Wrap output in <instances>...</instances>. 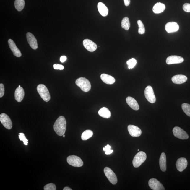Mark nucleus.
Listing matches in <instances>:
<instances>
[{
    "mask_svg": "<svg viewBox=\"0 0 190 190\" xmlns=\"http://www.w3.org/2000/svg\"><path fill=\"white\" fill-rule=\"evenodd\" d=\"M66 124V120L64 116H60L55 121L53 125V129L58 135L62 136L65 134Z\"/></svg>",
    "mask_w": 190,
    "mask_h": 190,
    "instance_id": "obj_1",
    "label": "nucleus"
},
{
    "mask_svg": "<svg viewBox=\"0 0 190 190\" xmlns=\"http://www.w3.org/2000/svg\"><path fill=\"white\" fill-rule=\"evenodd\" d=\"M75 84L84 92L89 91L91 89V83L85 77H82L77 79L75 82Z\"/></svg>",
    "mask_w": 190,
    "mask_h": 190,
    "instance_id": "obj_2",
    "label": "nucleus"
},
{
    "mask_svg": "<svg viewBox=\"0 0 190 190\" xmlns=\"http://www.w3.org/2000/svg\"><path fill=\"white\" fill-rule=\"evenodd\" d=\"M37 90L41 98L46 102H48L50 100L51 96L48 90L43 84H39Z\"/></svg>",
    "mask_w": 190,
    "mask_h": 190,
    "instance_id": "obj_3",
    "label": "nucleus"
},
{
    "mask_svg": "<svg viewBox=\"0 0 190 190\" xmlns=\"http://www.w3.org/2000/svg\"><path fill=\"white\" fill-rule=\"evenodd\" d=\"M147 159V155L143 152H140L137 153L134 157L132 163L135 168L139 167Z\"/></svg>",
    "mask_w": 190,
    "mask_h": 190,
    "instance_id": "obj_4",
    "label": "nucleus"
},
{
    "mask_svg": "<svg viewBox=\"0 0 190 190\" xmlns=\"http://www.w3.org/2000/svg\"><path fill=\"white\" fill-rule=\"evenodd\" d=\"M67 162L69 165L74 167H81L84 165V162L81 158L75 155H71L68 157L67 158Z\"/></svg>",
    "mask_w": 190,
    "mask_h": 190,
    "instance_id": "obj_5",
    "label": "nucleus"
},
{
    "mask_svg": "<svg viewBox=\"0 0 190 190\" xmlns=\"http://www.w3.org/2000/svg\"><path fill=\"white\" fill-rule=\"evenodd\" d=\"M144 95L147 100L152 104L156 102V98L152 86H148L145 88Z\"/></svg>",
    "mask_w": 190,
    "mask_h": 190,
    "instance_id": "obj_6",
    "label": "nucleus"
},
{
    "mask_svg": "<svg viewBox=\"0 0 190 190\" xmlns=\"http://www.w3.org/2000/svg\"><path fill=\"white\" fill-rule=\"evenodd\" d=\"M104 172L107 178L112 184H117L118 182L117 177L111 169L109 168L106 167L104 169Z\"/></svg>",
    "mask_w": 190,
    "mask_h": 190,
    "instance_id": "obj_7",
    "label": "nucleus"
},
{
    "mask_svg": "<svg viewBox=\"0 0 190 190\" xmlns=\"http://www.w3.org/2000/svg\"><path fill=\"white\" fill-rule=\"evenodd\" d=\"M173 134L179 139L184 140L187 139L189 138V136L185 131L178 127H175L173 129Z\"/></svg>",
    "mask_w": 190,
    "mask_h": 190,
    "instance_id": "obj_8",
    "label": "nucleus"
},
{
    "mask_svg": "<svg viewBox=\"0 0 190 190\" xmlns=\"http://www.w3.org/2000/svg\"><path fill=\"white\" fill-rule=\"evenodd\" d=\"M0 121L4 126L8 130L12 128V123L9 116L6 114L2 113L0 115Z\"/></svg>",
    "mask_w": 190,
    "mask_h": 190,
    "instance_id": "obj_9",
    "label": "nucleus"
},
{
    "mask_svg": "<svg viewBox=\"0 0 190 190\" xmlns=\"http://www.w3.org/2000/svg\"><path fill=\"white\" fill-rule=\"evenodd\" d=\"M148 184L149 187L154 190H164L165 188L159 181L156 178H152L149 180Z\"/></svg>",
    "mask_w": 190,
    "mask_h": 190,
    "instance_id": "obj_10",
    "label": "nucleus"
},
{
    "mask_svg": "<svg viewBox=\"0 0 190 190\" xmlns=\"http://www.w3.org/2000/svg\"><path fill=\"white\" fill-rule=\"evenodd\" d=\"M27 39L29 45L33 49L36 50L38 47L37 40L32 33H27L26 35Z\"/></svg>",
    "mask_w": 190,
    "mask_h": 190,
    "instance_id": "obj_11",
    "label": "nucleus"
},
{
    "mask_svg": "<svg viewBox=\"0 0 190 190\" xmlns=\"http://www.w3.org/2000/svg\"><path fill=\"white\" fill-rule=\"evenodd\" d=\"M83 44L85 48L90 52H93L96 50L97 48L96 44L88 39H85L83 41Z\"/></svg>",
    "mask_w": 190,
    "mask_h": 190,
    "instance_id": "obj_12",
    "label": "nucleus"
},
{
    "mask_svg": "<svg viewBox=\"0 0 190 190\" xmlns=\"http://www.w3.org/2000/svg\"><path fill=\"white\" fill-rule=\"evenodd\" d=\"M128 129L129 133L132 137H138L141 135L142 131L141 129L137 126L131 125H129Z\"/></svg>",
    "mask_w": 190,
    "mask_h": 190,
    "instance_id": "obj_13",
    "label": "nucleus"
},
{
    "mask_svg": "<svg viewBox=\"0 0 190 190\" xmlns=\"http://www.w3.org/2000/svg\"><path fill=\"white\" fill-rule=\"evenodd\" d=\"M183 61L184 59L182 57L176 55H171L169 56L166 61L168 64H180Z\"/></svg>",
    "mask_w": 190,
    "mask_h": 190,
    "instance_id": "obj_14",
    "label": "nucleus"
},
{
    "mask_svg": "<svg viewBox=\"0 0 190 190\" xmlns=\"http://www.w3.org/2000/svg\"><path fill=\"white\" fill-rule=\"evenodd\" d=\"M176 165L177 169L180 172H182L187 167V160L185 158H180L177 160Z\"/></svg>",
    "mask_w": 190,
    "mask_h": 190,
    "instance_id": "obj_15",
    "label": "nucleus"
},
{
    "mask_svg": "<svg viewBox=\"0 0 190 190\" xmlns=\"http://www.w3.org/2000/svg\"><path fill=\"white\" fill-rule=\"evenodd\" d=\"M179 29V26L175 22H169L166 24L165 29L168 33L176 32Z\"/></svg>",
    "mask_w": 190,
    "mask_h": 190,
    "instance_id": "obj_16",
    "label": "nucleus"
},
{
    "mask_svg": "<svg viewBox=\"0 0 190 190\" xmlns=\"http://www.w3.org/2000/svg\"><path fill=\"white\" fill-rule=\"evenodd\" d=\"M8 43L9 47L12 50L14 56L17 57H20L22 56V53L20 50L17 47L16 44L12 40L9 39Z\"/></svg>",
    "mask_w": 190,
    "mask_h": 190,
    "instance_id": "obj_17",
    "label": "nucleus"
},
{
    "mask_svg": "<svg viewBox=\"0 0 190 190\" xmlns=\"http://www.w3.org/2000/svg\"><path fill=\"white\" fill-rule=\"evenodd\" d=\"M25 96V92L22 87H18L16 88L14 93V97L16 100L18 102H21Z\"/></svg>",
    "mask_w": 190,
    "mask_h": 190,
    "instance_id": "obj_18",
    "label": "nucleus"
},
{
    "mask_svg": "<svg viewBox=\"0 0 190 190\" xmlns=\"http://www.w3.org/2000/svg\"><path fill=\"white\" fill-rule=\"evenodd\" d=\"M171 80L174 84H181L186 82L187 80V77L185 75H178L173 76Z\"/></svg>",
    "mask_w": 190,
    "mask_h": 190,
    "instance_id": "obj_19",
    "label": "nucleus"
},
{
    "mask_svg": "<svg viewBox=\"0 0 190 190\" xmlns=\"http://www.w3.org/2000/svg\"><path fill=\"white\" fill-rule=\"evenodd\" d=\"M126 102L131 108L134 110H138L139 109V106L137 101L132 97H128L126 98Z\"/></svg>",
    "mask_w": 190,
    "mask_h": 190,
    "instance_id": "obj_20",
    "label": "nucleus"
},
{
    "mask_svg": "<svg viewBox=\"0 0 190 190\" xmlns=\"http://www.w3.org/2000/svg\"><path fill=\"white\" fill-rule=\"evenodd\" d=\"M100 77L103 82L107 84L112 85L115 82V79L114 77L106 74H102Z\"/></svg>",
    "mask_w": 190,
    "mask_h": 190,
    "instance_id": "obj_21",
    "label": "nucleus"
},
{
    "mask_svg": "<svg viewBox=\"0 0 190 190\" xmlns=\"http://www.w3.org/2000/svg\"><path fill=\"white\" fill-rule=\"evenodd\" d=\"M98 9L100 14L103 17L108 16V9L104 3L99 2L98 4Z\"/></svg>",
    "mask_w": 190,
    "mask_h": 190,
    "instance_id": "obj_22",
    "label": "nucleus"
},
{
    "mask_svg": "<svg viewBox=\"0 0 190 190\" xmlns=\"http://www.w3.org/2000/svg\"><path fill=\"white\" fill-rule=\"evenodd\" d=\"M159 164L160 169L163 172L166 170V156L165 153H162L160 158Z\"/></svg>",
    "mask_w": 190,
    "mask_h": 190,
    "instance_id": "obj_23",
    "label": "nucleus"
},
{
    "mask_svg": "<svg viewBox=\"0 0 190 190\" xmlns=\"http://www.w3.org/2000/svg\"><path fill=\"white\" fill-rule=\"evenodd\" d=\"M165 9V5L161 3L156 4L153 7V12L155 14H160L163 12Z\"/></svg>",
    "mask_w": 190,
    "mask_h": 190,
    "instance_id": "obj_24",
    "label": "nucleus"
},
{
    "mask_svg": "<svg viewBox=\"0 0 190 190\" xmlns=\"http://www.w3.org/2000/svg\"><path fill=\"white\" fill-rule=\"evenodd\" d=\"M98 114L101 117L107 119L110 118L111 116L110 110L105 107H103L100 109L99 111Z\"/></svg>",
    "mask_w": 190,
    "mask_h": 190,
    "instance_id": "obj_25",
    "label": "nucleus"
},
{
    "mask_svg": "<svg viewBox=\"0 0 190 190\" xmlns=\"http://www.w3.org/2000/svg\"><path fill=\"white\" fill-rule=\"evenodd\" d=\"M25 4L24 0H15L14 3L15 8L18 12H21L23 10Z\"/></svg>",
    "mask_w": 190,
    "mask_h": 190,
    "instance_id": "obj_26",
    "label": "nucleus"
},
{
    "mask_svg": "<svg viewBox=\"0 0 190 190\" xmlns=\"http://www.w3.org/2000/svg\"><path fill=\"white\" fill-rule=\"evenodd\" d=\"M122 28L125 30H128L129 29L130 26L129 19L128 17H125L122 20L121 22Z\"/></svg>",
    "mask_w": 190,
    "mask_h": 190,
    "instance_id": "obj_27",
    "label": "nucleus"
},
{
    "mask_svg": "<svg viewBox=\"0 0 190 190\" xmlns=\"http://www.w3.org/2000/svg\"><path fill=\"white\" fill-rule=\"evenodd\" d=\"M93 132L91 130H88L83 132L81 138L83 141H86L91 138L93 135Z\"/></svg>",
    "mask_w": 190,
    "mask_h": 190,
    "instance_id": "obj_28",
    "label": "nucleus"
},
{
    "mask_svg": "<svg viewBox=\"0 0 190 190\" xmlns=\"http://www.w3.org/2000/svg\"><path fill=\"white\" fill-rule=\"evenodd\" d=\"M182 108L186 115L190 117V105L187 103H183L182 105Z\"/></svg>",
    "mask_w": 190,
    "mask_h": 190,
    "instance_id": "obj_29",
    "label": "nucleus"
},
{
    "mask_svg": "<svg viewBox=\"0 0 190 190\" xmlns=\"http://www.w3.org/2000/svg\"><path fill=\"white\" fill-rule=\"evenodd\" d=\"M137 24L139 26L138 32L140 34H144L145 32V28L141 20H139L137 21Z\"/></svg>",
    "mask_w": 190,
    "mask_h": 190,
    "instance_id": "obj_30",
    "label": "nucleus"
},
{
    "mask_svg": "<svg viewBox=\"0 0 190 190\" xmlns=\"http://www.w3.org/2000/svg\"><path fill=\"white\" fill-rule=\"evenodd\" d=\"M136 64H137V61L134 58H132L127 62V64L129 66V69H132L134 68Z\"/></svg>",
    "mask_w": 190,
    "mask_h": 190,
    "instance_id": "obj_31",
    "label": "nucleus"
},
{
    "mask_svg": "<svg viewBox=\"0 0 190 190\" xmlns=\"http://www.w3.org/2000/svg\"><path fill=\"white\" fill-rule=\"evenodd\" d=\"M19 138L20 141H23L24 144L25 145H28V140L27 139L25 135V134L23 133H19Z\"/></svg>",
    "mask_w": 190,
    "mask_h": 190,
    "instance_id": "obj_32",
    "label": "nucleus"
},
{
    "mask_svg": "<svg viewBox=\"0 0 190 190\" xmlns=\"http://www.w3.org/2000/svg\"><path fill=\"white\" fill-rule=\"evenodd\" d=\"M45 190H56V187L55 184L53 183H49L46 185L44 187Z\"/></svg>",
    "mask_w": 190,
    "mask_h": 190,
    "instance_id": "obj_33",
    "label": "nucleus"
},
{
    "mask_svg": "<svg viewBox=\"0 0 190 190\" xmlns=\"http://www.w3.org/2000/svg\"><path fill=\"white\" fill-rule=\"evenodd\" d=\"M111 147L109 145H107L105 147H103V150L105 152V154L106 155H110L113 152V150H112Z\"/></svg>",
    "mask_w": 190,
    "mask_h": 190,
    "instance_id": "obj_34",
    "label": "nucleus"
},
{
    "mask_svg": "<svg viewBox=\"0 0 190 190\" xmlns=\"http://www.w3.org/2000/svg\"><path fill=\"white\" fill-rule=\"evenodd\" d=\"M183 10L186 12H190V4L189 3H185L183 5Z\"/></svg>",
    "mask_w": 190,
    "mask_h": 190,
    "instance_id": "obj_35",
    "label": "nucleus"
},
{
    "mask_svg": "<svg viewBox=\"0 0 190 190\" xmlns=\"http://www.w3.org/2000/svg\"><path fill=\"white\" fill-rule=\"evenodd\" d=\"M4 87L2 84H0V97L1 98L3 96L4 94Z\"/></svg>",
    "mask_w": 190,
    "mask_h": 190,
    "instance_id": "obj_36",
    "label": "nucleus"
},
{
    "mask_svg": "<svg viewBox=\"0 0 190 190\" xmlns=\"http://www.w3.org/2000/svg\"><path fill=\"white\" fill-rule=\"evenodd\" d=\"M53 67L55 69L62 70L64 69V67L63 66L59 64H54V65H53Z\"/></svg>",
    "mask_w": 190,
    "mask_h": 190,
    "instance_id": "obj_37",
    "label": "nucleus"
},
{
    "mask_svg": "<svg viewBox=\"0 0 190 190\" xmlns=\"http://www.w3.org/2000/svg\"><path fill=\"white\" fill-rule=\"evenodd\" d=\"M67 57L65 56H62L61 57L60 61L62 63H64L67 60Z\"/></svg>",
    "mask_w": 190,
    "mask_h": 190,
    "instance_id": "obj_38",
    "label": "nucleus"
},
{
    "mask_svg": "<svg viewBox=\"0 0 190 190\" xmlns=\"http://www.w3.org/2000/svg\"><path fill=\"white\" fill-rule=\"evenodd\" d=\"M124 4L125 6L128 7L130 3V0H124Z\"/></svg>",
    "mask_w": 190,
    "mask_h": 190,
    "instance_id": "obj_39",
    "label": "nucleus"
},
{
    "mask_svg": "<svg viewBox=\"0 0 190 190\" xmlns=\"http://www.w3.org/2000/svg\"><path fill=\"white\" fill-rule=\"evenodd\" d=\"M63 190H72V189H71V188L69 187H66L64 188Z\"/></svg>",
    "mask_w": 190,
    "mask_h": 190,
    "instance_id": "obj_40",
    "label": "nucleus"
},
{
    "mask_svg": "<svg viewBox=\"0 0 190 190\" xmlns=\"http://www.w3.org/2000/svg\"><path fill=\"white\" fill-rule=\"evenodd\" d=\"M63 136L64 137H65V135H64H64H63Z\"/></svg>",
    "mask_w": 190,
    "mask_h": 190,
    "instance_id": "obj_41",
    "label": "nucleus"
},
{
    "mask_svg": "<svg viewBox=\"0 0 190 190\" xmlns=\"http://www.w3.org/2000/svg\"><path fill=\"white\" fill-rule=\"evenodd\" d=\"M19 87H21V86H20V85L19 86Z\"/></svg>",
    "mask_w": 190,
    "mask_h": 190,
    "instance_id": "obj_42",
    "label": "nucleus"
},
{
    "mask_svg": "<svg viewBox=\"0 0 190 190\" xmlns=\"http://www.w3.org/2000/svg\"><path fill=\"white\" fill-rule=\"evenodd\" d=\"M138 151H139V149H138Z\"/></svg>",
    "mask_w": 190,
    "mask_h": 190,
    "instance_id": "obj_43",
    "label": "nucleus"
}]
</instances>
